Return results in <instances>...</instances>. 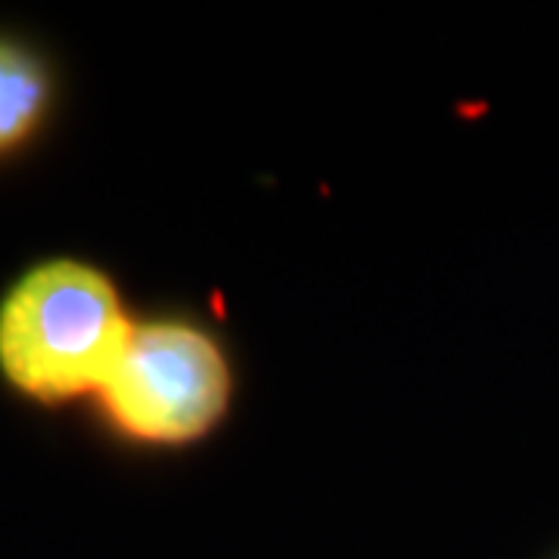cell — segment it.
<instances>
[{
  "mask_svg": "<svg viewBox=\"0 0 559 559\" xmlns=\"http://www.w3.org/2000/svg\"><path fill=\"white\" fill-rule=\"evenodd\" d=\"M134 323L100 271L47 261L0 305V370L38 401L100 392Z\"/></svg>",
  "mask_w": 559,
  "mask_h": 559,
  "instance_id": "1",
  "label": "cell"
},
{
  "mask_svg": "<svg viewBox=\"0 0 559 559\" xmlns=\"http://www.w3.org/2000/svg\"><path fill=\"white\" fill-rule=\"evenodd\" d=\"M124 436L180 444L224 414L230 373L221 348L183 323L134 326L97 392Z\"/></svg>",
  "mask_w": 559,
  "mask_h": 559,
  "instance_id": "2",
  "label": "cell"
},
{
  "mask_svg": "<svg viewBox=\"0 0 559 559\" xmlns=\"http://www.w3.org/2000/svg\"><path fill=\"white\" fill-rule=\"evenodd\" d=\"M47 106V75L32 53L0 40V153L32 138Z\"/></svg>",
  "mask_w": 559,
  "mask_h": 559,
  "instance_id": "3",
  "label": "cell"
}]
</instances>
